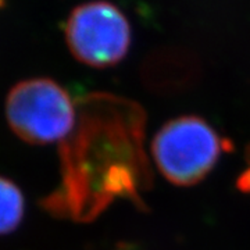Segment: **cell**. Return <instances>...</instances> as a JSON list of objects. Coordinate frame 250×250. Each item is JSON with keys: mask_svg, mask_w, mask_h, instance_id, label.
<instances>
[{"mask_svg": "<svg viewBox=\"0 0 250 250\" xmlns=\"http://www.w3.org/2000/svg\"><path fill=\"white\" fill-rule=\"evenodd\" d=\"M25 200L20 188L10 179L0 177V235L13 232L22 223Z\"/></svg>", "mask_w": 250, "mask_h": 250, "instance_id": "cell-5", "label": "cell"}, {"mask_svg": "<svg viewBox=\"0 0 250 250\" xmlns=\"http://www.w3.org/2000/svg\"><path fill=\"white\" fill-rule=\"evenodd\" d=\"M227 141L197 116L172 118L161 126L152 143L157 170L177 187H193L214 170Z\"/></svg>", "mask_w": 250, "mask_h": 250, "instance_id": "cell-2", "label": "cell"}, {"mask_svg": "<svg viewBox=\"0 0 250 250\" xmlns=\"http://www.w3.org/2000/svg\"><path fill=\"white\" fill-rule=\"evenodd\" d=\"M145 111L107 93L82 99L71 135L60 146L62 178L42 200L50 214L88 223L116 200L143 206L152 184L145 153Z\"/></svg>", "mask_w": 250, "mask_h": 250, "instance_id": "cell-1", "label": "cell"}, {"mask_svg": "<svg viewBox=\"0 0 250 250\" xmlns=\"http://www.w3.org/2000/svg\"><path fill=\"white\" fill-rule=\"evenodd\" d=\"M6 118L20 139L32 145L65 141L75 128L78 107L60 83L31 78L14 85L6 99Z\"/></svg>", "mask_w": 250, "mask_h": 250, "instance_id": "cell-3", "label": "cell"}, {"mask_svg": "<svg viewBox=\"0 0 250 250\" xmlns=\"http://www.w3.org/2000/svg\"><path fill=\"white\" fill-rule=\"evenodd\" d=\"M3 4H4V0H0V7H1Z\"/></svg>", "mask_w": 250, "mask_h": 250, "instance_id": "cell-7", "label": "cell"}, {"mask_svg": "<svg viewBox=\"0 0 250 250\" xmlns=\"http://www.w3.org/2000/svg\"><path fill=\"white\" fill-rule=\"evenodd\" d=\"M65 42L78 62L93 68H107L124 60L132 32L128 18L116 4L95 0L70 13Z\"/></svg>", "mask_w": 250, "mask_h": 250, "instance_id": "cell-4", "label": "cell"}, {"mask_svg": "<svg viewBox=\"0 0 250 250\" xmlns=\"http://www.w3.org/2000/svg\"><path fill=\"white\" fill-rule=\"evenodd\" d=\"M246 159H248L249 167L241 175V178L238 181V187L241 188V190H243V192H250V146L248 149V153H246Z\"/></svg>", "mask_w": 250, "mask_h": 250, "instance_id": "cell-6", "label": "cell"}]
</instances>
